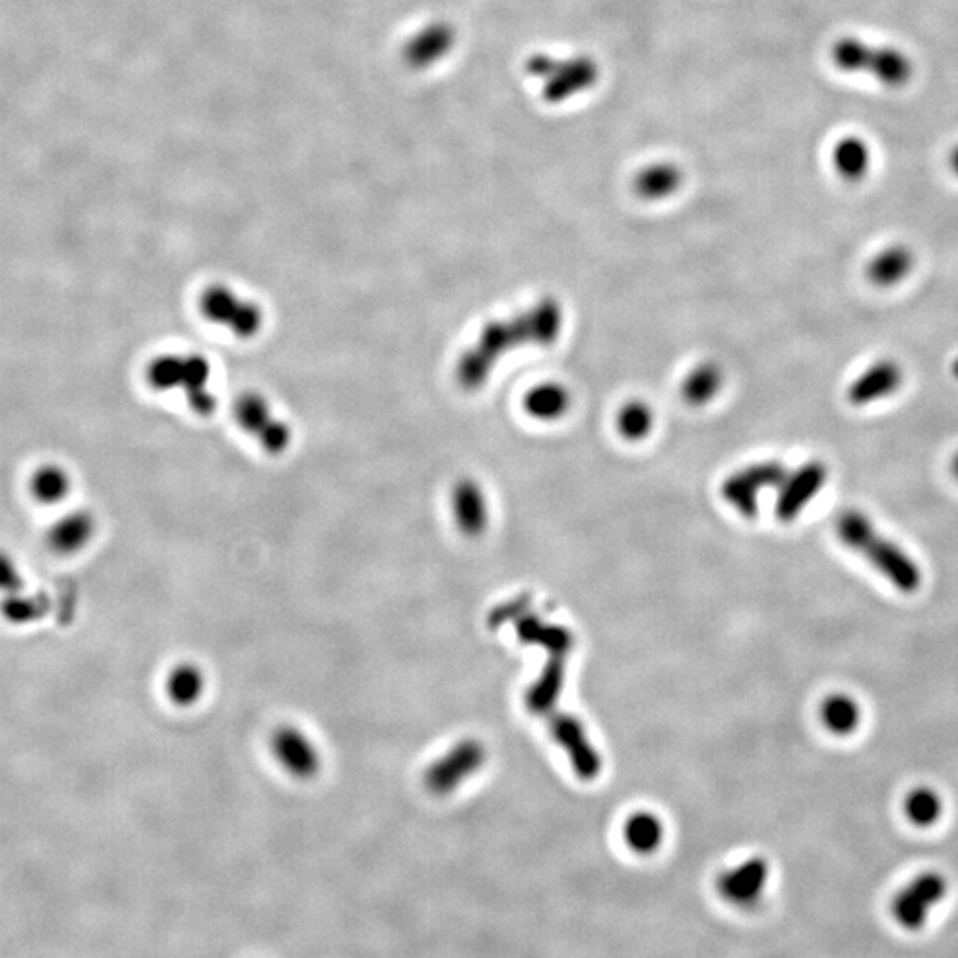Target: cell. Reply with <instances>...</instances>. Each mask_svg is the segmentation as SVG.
I'll list each match as a JSON object with an SVG mask.
<instances>
[{"mask_svg": "<svg viewBox=\"0 0 958 958\" xmlns=\"http://www.w3.org/2000/svg\"><path fill=\"white\" fill-rule=\"evenodd\" d=\"M565 314L556 299L545 297L533 308L511 319L492 320L482 328L454 366V379L463 391H477L490 379L500 357L522 346H551L563 333Z\"/></svg>", "mask_w": 958, "mask_h": 958, "instance_id": "6da1fadb", "label": "cell"}, {"mask_svg": "<svg viewBox=\"0 0 958 958\" xmlns=\"http://www.w3.org/2000/svg\"><path fill=\"white\" fill-rule=\"evenodd\" d=\"M836 534L846 547L865 557L898 591L916 593L920 589L923 575L917 563L897 543L884 538L865 513L849 510L840 515Z\"/></svg>", "mask_w": 958, "mask_h": 958, "instance_id": "7a4b0ae2", "label": "cell"}, {"mask_svg": "<svg viewBox=\"0 0 958 958\" xmlns=\"http://www.w3.org/2000/svg\"><path fill=\"white\" fill-rule=\"evenodd\" d=\"M146 382L159 393H182L197 416H211L217 397L211 391L210 360L201 354H162L146 366Z\"/></svg>", "mask_w": 958, "mask_h": 958, "instance_id": "3957f363", "label": "cell"}, {"mask_svg": "<svg viewBox=\"0 0 958 958\" xmlns=\"http://www.w3.org/2000/svg\"><path fill=\"white\" fill-rule=\"evenodd\" d=\"M832 65L843 73H863L877 80L889 90H902L914 79V62L911 56L897 47L869 45L863 39H838L832 45Z\"/></svg>", "mask_w": 958, "mask_h": 958, "instance_id": "277c9868", "label": "cell"}, {"mask_svg": "<svg viewBox=\"0 0 958 958\" xmlns=\"http://www.w3.org/2000/svg\"><path fill=\"white\" fill-rule=\"evenodd\" d=\"M529 77L542 82V96L551 105L568 102L599 82L600 68L588 56L559 57L534 54L526 61Z\"/></svg>", "mask_w": 958, "mask_h": 958, "instance_id": "5b68a950", "label": "cell"}, {"mask_svg": "<svg viewBox=\"0 0 958 958\" xmlns=\"http://www.w3.org/2000/svg\"><path fill=\"white\" fill-rule=\"evenodd\" d=\"M197 308L206 322L226 328L231 336L243 342L254 339L265 327L262 305L224 282L206 286L197 299Z\"/></svg>", "mask_w": 958, "mask_h": 958, "instance_id": "8992f818", "label": "cell"}, {"mask_svg": "<svg viewBox=\"0 0 958 958\" xmlns=\"http://www.w3.org/2000/svg\"><path fill=\"white\" fill-rule=\"evenodd\" d=\"M233 417L236 425L272 457L286 453L293 442L291 426L277 414L270 400L257 391H245L234 400Z\"/></svg>", "mask_w": 958, "mask_h": 958, "instance_id": "52a82bcc", "label": "cell"}, {"mask_svg": "<svg viewBox=\"0 0 958 958\" xmlns=\"http://www.w3.org/2000/svg\"><path fill=\"white\" fill-rule=\"evenodd\" d=\"M485 762V746L476 739H463L428 765L423 781L428 792L442 797L459 790L465 781L482 771Z\"/></svg>", "mask_w": 958, "mask_h": 958, "instance_id": "ba28073f", "label": "cell"}, {"mask_svg": "<svg viewBox=\"0 0 958 958\" xmlns=\"http://www.w3.org/2000/svg\"><path fill=\"white\" fill-rule=\"evenodd\" d=\"M785 465L776 460L751 463L737 473L729 474L723 483V497L731 508L739 511L742 517L753 519L760 508V497L769 488H780L785 482Z\"/></svg>", "mask_w": 958, "mask_h": 958, "instance_id": "9c48e42d", "label": "cell"}, {"mask_svg": "<svg viewBox=\"0 0 958 958\" xmlns=\"http://www.w3.org/2000/svg\"><path fill=\"white\" fill-rule=\"evenodd\" d=\"M270 751L276 762L297 780H313L322 769V754L316 743L297 726L282 725L274 729Z\"/></svg>", "mask_w": 958, "mask_h": 958, "instance_id": "30bf717a", "label": "cell"}, {"mask_svg": "<svg viewBox=\"0 0 958 958\" xmlns=\"http://www.w3.org/2000/svg\"><path fill=\"white\" fill-rule=\"evenodd\" d=\"M948 882L935 872H928L912 880L893 900V914L898 923L909 931H917L934 905L945 898Z\"/></svg>", "mask_w": 958, "mask_h": 958, "instance_id": "8fae6325", "label": "cell"}, {"mask_svg": "<svg viewBox=\"0 0 958 958\" xmlns=\"http://www.w3.org/2000/svg\"><path fill=\"white\" fill-rule=\"evenodd\" d=\"M457 45V28L446 20H435L417 28L403 43V65L414 71H425L439 65Z\"/></svg>", "mask_w": 958, "mask_h": 958, "instance_id": "7c38bea8", "label": "cell"}, {"mask_svg": "<svg viewBox=\"0 0 958 958\" xmlns=\"http://www.w3.org/2000/svg\"><path fill=\"white\" fill-rule=\"evenodd\" d=\"M828 482V469L822 462L805 463L794 473L786 474L776 500V517L781 522H794L800 511L818 496Z\"/></svg>", "mask_w": 958, "mask_h": 958, "instance_id": "4fadbf2b", "label": "cell"}, {"mask_svg": "<svg viewBox=\"0 0 958 958\" xmlns=\"http://www.w3.org/2000/svg\"><path fill=\"white\" fill-rule=\"evenodd\" d=\"M769 880V865L763 857H751L742 865L726 869L717 879V891L737 908H751L762 898Z\"/></svg>", "mask_w": 958, "mask_h": 958, "instance_id": "5bb4252c", "label": "cell"}, {"mask_svg": "<svg viewBox=\"0 0 958 958\" xmlns=\"http://www.w3.org/2000/svg\"><path fill=\"white\" fill-rule=\"evenodd\" d=\"M453 520L463 536L476 538L485 533L488 526V500L482 485L471 477L454 483L451 492Z\"/></svg>", "mask_w": 958, "mask_h": 958, "instance_id": "9a60e30c", "label": "cell"}, {"mask_svg": "<svg viewBox=\"0 0 958 958\" xmlns=\"http://www.w3.org/2000/svg\"><path fill=\"white\" fill-rule=\"evenodd\" d=\"M552 735L570 754L577 776L593 780L599 774V754L586 739L585 728L579 725V720L570 716L556 717L552 720Z\"/></svg>", "mask_w": 958, "mask_h": 958, "instance_id": "2e32d148", "label": "cell"}, {"mask_svg": "<svg viewBox=\"0 0 958 958\" xmlns=\"http://www.w3.org/2000/svg\"><path fill=\"white\" fill-rule=\"evenodd\" d=\"M902 382V370L894 360H879L854 380L849 389V400L857 407H865L897 393Z\"/></svg>", "mask_w": 958, "mask_h": 958, "instance_id": "e0dca14e", "label": "cell"}, {"mask_svg": "<svg viewBox=\"0 0 958 958\" xmlns=\"http://www.w3.org/2000/svg\"><path fill=\"white\" fill-rule=\"evenodd\" d=\"M872 148L859 136H845L832 148V168L846 183H861L872 169Z\"/></svg>", "mask_w": 958, "mask_h": 958, "instance_id": "ac0fdd59", "label": "cell"}, {"mask_svg": "<svg viewBox=\"0 0 958 958\" xmlns=\"http://www.w3.org/2000/svg\"><path fill=\"white\" fill-rule=\"evenodd\" d=\"M682 169L671 162H655L640 169L634 180V192L646 201H662L682 187Z\"/></svg>", "mask_w": 958, "mask_h": 958, "instance_id": "d6986e66", "label": "cell"}, {"mask_svg": "<svg viewBox=\"0 0 958 958\" xmlns=\"http://www.w3.org/2000/svg\"><path fill=\"white\" fill-rule=\"evenodd\" d=\"M572 396L562 383L545 382L531 389L524 397V408L536 422H559L570 411Z\"/></svg>", "mask_w": 958, "mask_h": 958, "instance_id": "ffe728a7", "label": "cell"}, {"mask_svg": "<svg viewBox=\"0 0 958 958\" xmlns=\"http://www.w3.org/2000/svg\"><path fill=\"white\" fill-rule=\"evenodd\" d=\"M665 823L651 811H636L623 823V840L632 852L650 856L665 842Z\"/></svg>", "mask_w": 958, "mask_h": 958, "instance_id": "44dd1931", "label": "cell"}, {"mask_svg": "<svg viewBox=\"0 0 958 958\" xmlns=\"http://www.w3.org/2000/svg\"><path fill=\"white\" fill-rule=\"evenodd\" d=\"M912 267H914V254L911 253V249L905 247V245H891V247L880 251L868 263L866 276L875 286L889 288V286L902 282L909 276Z\"/></svg>", "mask_w": 958, "mask_h": 958, "instance_id": "7402d4cb", "label": "cell"}, {"mask_svg": "<svg viewBox=\"0 0 958 958\" xmlns=\"http://www.w3.org/2000/svg\"><path fill=\"white\" fill-rule=\"evenodd\" d=\"M205 691L206 677L199 666L185 662V665L174 666L169 671L168 680H165V692L174 705L182 706V708L194 706L201 700Z\"/></svg>", "mask_w": 958, "mask_h": 958, "instance_id": "603a6c76", "label": "cell"}, {"mask_svg": "<svg viewBox=\"0 0 958 958\" xmlns=\"http://www.w3.org/2000/svg\"><path fill=\"white\" fill-rule=\"evenodd\" d=\"M725 374L714 362L696 366L682 383V396L692 407H703L719 394Z\"/></svg>", "mask_w": 958, "mask_h": 958, "instance_id": "cb8c5ba5", "label": "cell"}, {"mask_svg": "<svg viewBox=\"0 0 958 958\" xmlns=\"http://www.w3.org/2000/svg\"><path fill=\"white\" fill-rule=\"evenodd\" d=\"M820 717L832 734L851 735L861 723L859 705L846 694H832L822 703Z\"/></svg>", "mask_w": 958, "mask_h": 958, "instance_id": "d4e9b609", "label": "cell"}, {"mask_svg": "<svg viewBox=\"0 0 958 958\" xmlns=\"http://www.w3.org/2000/svg\"><path fill=\"white\" fill-rule=\"evenodd\" d=\"M563 657L556 655L528 694V706L536 714L549 711L563 689Z\"/></svg>", "mask_w": 958, "mask_h": 958, "instance_id": "484cf974", "label": "cell"}, {"mask_svg": "<svg viewBox=\"0 0 958 958\" xmlns=\"http://www.w3.org/2000/svg\"><path fill=\"white\" fill-rule=\"evenodd\" d=\"M654 411L648 403L640 402V400L626 402L617 412V431L623 439L632 440V442L646 439L654 428Z\"/></svg>", "mask_w": 958, "mask_h": 958, "instance_id": "4316f807", "label": "cell"}, {"mask_svg": "<svg viewBox=\"0 0 958 958\" xmlns=\"http://www.w3.org/2000/svg\"><path fill=\"white\" fill-rule=\"evenodd\" d=\"M94 533V520L91 517H77L59 528L54 538L51 545L62 554H71V552L80 551L85 543L90 542Z\"/></svg>", "mask_w": 958, "mask_h": 958, "instance_id": "83f0119b", "label": "cell"}, {"mask_svg": "<svg viewBox=\"0 0 958 958\" xmlns=\"http://www.w3.org/2000/svg\"><path fill=\"white\" fill-rule=\"evenodd\" d=\"M940 811H943V803H940L939 795L931 788H917V790L911 792L905 800V813H908L909 820L920 828H926V826L937 822Z\"/></svg>", "mask_w": 958, "mask_h": 958, "instance_id": "f1b7e54d", "label": "cell"}, {"mask_svg": "<svg viewBox=\"0 0 958 958\" xmlns=\"http://www.w3.org/2000/svg\"><path fill=\"white\" fill-rule=\"evenodd\" d=\"M50 603L45 597H13L8 599L0 605L2 616L13 625H27V623L38 622L45 614L48 613Z\"/></svg>", "mask_w": 958, "mask_h": 958, "instance_id": "f546056e", "label": "cell"}, {"mask_svg": "<svg viewBox=\"0 0 958 958\" xmlns=\"http://www.w3.org/2000/svg\"><path fill=\"white\" fill-rule=\"evenodd\" d=\"M20 579L13 565L5 562L4 557H0V591H14L19 588Z\"/></svg>", "mask_w": 958, "mask_h": 958, "instance_id": "4dcf8cb0", "label": "cell"}, {"mask_svg": "<svg viewBox=\"0 0 958 958\" xmlns=\"http://www.w3.org/2000/svg\"><path fill=\"white\" fill-rule=\"evenodd\" d=\"M949 169H951V173L955 174L958 178V145L954 146V150L949 153L948 157Z\"/></svg>", "mask_w": 958, "mask_h": 958, "instance_id": "1f68e13d", "label": "cell"}, {"mask_svg": "<svg viewBox=\"0 0 958 958\" xmlns=\"http://www.w3.org/2000/svg\"><path fill=\"white\" fill-rule=\"evenodd\" d=\"M951 473H954V476L958 480V453L955 454L954 462H951Z\"/></svg>", "mask_w": 958, "mask_h": 958, "instance_id": "d6a6232c", "label": "cell"}, {"mask_svg": "<svg viewBox=\"0 0 958 958\" xmlns=\"http://www.w3.org/2000/svg\"><path fill=\"white\" fill-rule=\"evenodd\" d=\"M954 374L958 379V359L954 362Z\"/></svg>", "mask_w": 958, "mask_h": 958, "instance_id": "836d02e7", "label": "cell"}]
</instances>
